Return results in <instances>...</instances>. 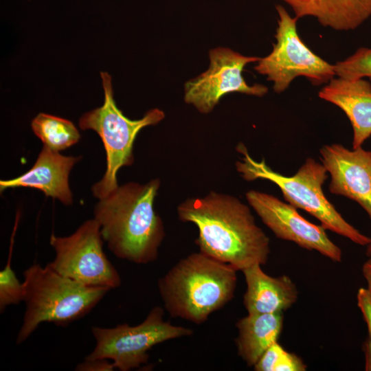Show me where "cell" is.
Here are the masks:
<instances>
[{
  "label": "cell",
  "mask_w": 371,
  "mask_h": 371,
  "mask_svg": "<svg viewBox=\"0 0 371 371\" xmlns=\"http://www.w3.org/2000/svg\"><path fill=\"white\" fill-rule=\"evenodd\" d=\"M178 218L198 229L199 251L237 271L267 262L270 239L256 224L249 206L216 191L190 197L177 208Z\"/></svg>",
  "instance_id": "obj_1"
},
{
  "label": "cell",
  "mask_w": 371,
  "mask_h": 371,
  "mask_svg": "<svg viewBox=\"0 0 371 371\" xmlns=\"http://www.w3.org/2000/svg\"><path fill=\"white\" fill-rule=\"evenodd\" d=\"M160 180L128 182L99 199L94 218L109 249L117 258L138 265L157 259L165 237L164 222L154 209Z\"/></svg>",
  "instance_id": "obj_2"
},
{
  "label": "cell",
  "mask_w": 371,
  "mask_h": 371,
  "mask_svg": "<svg viewBox=\"0 0 371 371\" xmlns=\"http://www.w3.org/2000/svg\"><path fill=\"white\" fill-rule=\"evenodd\" d=\"M237 270L201 251L181 259L157 282L164 309L172 317L201 324L234 296Z\"/></svg>",
  "instance_id": "obj_3"
},
{
  "label": "cell",
  "mask_w": 371,
  "mask_h": 371,
  "mask_svg": "<svg viewBox=\"0 0 371 371\" xmlns=\"http://www.w3.org/2000/svg\"><path fill=\"white\" fill-rule=\"evenodd\" d=\"M23 277L25 311L16 344L25 341L43 322L65 326L83 317L111 290L85 285L47 265L33 264Z\"/></svg>",
  "instance_id": "obj_4"
},
{
  "label": "cell",
  "mask_w": 371,
  "mask_h": 371,
  "mask_svg": "<svg viewBox=\"0 0 371 371\" xmlns=\"http://www.w3.org/2000/svg\"><path fill=\"white\" fill-rule=\"evenodd\" d=\"M236 150L243 157L236 162V168L243 179L268 180L280 189L287 203L315 217L326 229L359 245L367 246L371 242V238L347 222L326 199L322 187L328 172L322 164L308 157L295 174L287 177L274 171L265 159L258 161L252 158L243 143L238 144Z\"/></svg>",
  "instance_id": "obj_5"
},
{
  "label": "cell",
  "mask_w": 371,
  "mask_h": 371,
  "mask_svg": "<svg viewBox=\"0 0 371 371\" xmlns=\"http://www.w3.org/2000/svg\"><path fill=\"white\" fill-rule=\"evenodd\" d=\"M100 76L104 93V104L84 113L79 120L82 130L91 129L98 134L106 152V171L101 180L91 188L93 196L99 199L118 188V170L133 164V144L138 133L146 126L157 124L165 117L162 110L155 108L148 110L141 119L128 118L115 104L111 76L102 71Z\"/></svg>",
  "instance_id": "obj_6"
},
{
  "label": "cell",
  "mask_w": 371,
  "mask_h": 371,
  "mask_svg": "<svg viewBox=\"0 0 371 371\" xmlns=\"http://www.w3.org/2000/svg\"><path fill=\"white\" fill-rule=\"evenodd\" d=\"M91 333L95 346L85 359H111L115 368L129 371L146 363L149 359L148 352L155 345L191 336L194 332L191 328L175 326L164 320V308L157 306L138 325L122 324L115 328L93 326Z\"/></svg>",
  "instance_id": "obj_7"
},
{
  "label": "cell",
  "mask_w": 371,
  "mask_h": 371,
  "mask_svg": "<svg viewBox=\"0 0 371 371\" xmlns=\"http://www.w3.org/2000/svg\"><path fill=\"white\" fill-rule=\"evenodd\" d=\"M278 14L276 43L267 56L254 67L260 74L273 83L276 93L284 91L293 79L304 76L313 85L328 83L335 75L334 65L313 52L301 40L297 31V19L281 5L276 6Z\"/></svg>",
  "instance_id": "obj_8"
},
{
  "label": "cell",
  "mask_w": 371,
  "mask_h": 371,
  "mask_svg": "<svg viewBox=\"0 0 371 371\" xmlns=\"http://www.w3.org/2000/svg\"><path fill=\"white\" fill-rule=\"evenodd\" d=\"M100 226L95 219L84 222L68 236L52 234L49 243L56 256L47 264L60 275L95 287H119L121 278L103 251Z\"/></svg>",
  "instance_id": "obj_9"
},
{
  "label": "cell",
  "mask_w": 371,
  "mask_h": 371,
  "mask_svg": "<svg viewBox=\"0 0 371 371\" xmlns=\"http://www.w3.org/2000/svg\"><path fill=\"white\" fill-rule=\"evenodd\" d=\"M209 57L208 69L184 86V101L199 113L212 112L221 98L229 93L262 97L268 92L263 85H248L242 76L245 65L258 62L260 58L243 56L227 47L211 49Z\"/></svg>",
  "instance_id": "obj_10"
},
{
  "label": "cell",
  "mask_w": 371,
  "mask_h": 371,
  "mask_svg": "<svg viewBox=\"0 0 371 371\" xmlns=\"http://www.w3.org/2000/svg\"><path fill=\"white\" fill-rule=\"evenodd\" d=\"M245 197L249 206L277 238L316 251L333 262L341 261V249L329 238L326 229L305 219L292 205L254 190L247 191Z\"/></svg>",
  "instance_id": "obj_11"
},
{
  "label": "cell",
  "mask_w": 371,
  "mask_h": 371,
  "mask_svg": "<svg viewBox=\"0 0 371 371\" xmlns=\"http://www.w3.org/2000/svg\"><path fill=\"white\" fill-rule=\"evenodd\" d=\"M319 153L330 175V192L357 202L371 220V150L333 144L322 146Z\"/></svg>",
  "instance_id": "obj_12"
},
{
  "label": "cell",
  "mask_w": 371,
  "mask_h": 371,
  "mask_svg": "<svg viewBox=\"0 0 371 371\" xmlns=\"http://www.w3.org/2000/svg\"><path fill=\"white\" fill-rule=\"evenodd\" d=\"M80 157L65 156L43 146L33 166L23 175L12 179L1 180L0 190L20 187L38 189L47 196L65 205L73 202L69 176Z\"/></svg>",
  "instance_id": "obj_13"
},
{
  "label": "cell",
  "mask_w": 371,
  "mask_h": 371,
  "mask_svg": "<svg viewBox=\"0 0 371 371\" xmlns=\"http://www.w3.org/2000/svg\"><path fill=\"white\" fill-rule=\"evenodd\" d=\"M320 98L340 108L352 130V148L362 146L371 136V84L363 78L331 79L319 92Z\"/></svg>",
  "instance_id": "obj_14"
},
{
  "label": "cell",
  "mask_w": 371,
  "mask_h": 371,
  "mask_svg": "<svg viewBox=\"0 0 371 371\" xmlns=\"http://www.w3.org/2000/svg\"><path fill=\"white\" fill-rule=\"evenodd\" d=\"M261 266L256 264L242 271L247 286L245 308L248 314L284 313L297 302V286L289 276H271Z\"/></svg>",
  "instance_id": "obj_15"
},
{
  "label": "cell",
  "mask_w": 371,
  "mask_h": 371,
  "mask_svg": "<svg viewBox=\"0 0 371 371\" xmlns=\"http://www.w3.org/2000/svg\"><path fill=\"white\" fill-rule=\"evenodd\" d=\"M297 19L312 16L324 27L353 30L371 16V0H281Z\"/></svg>",
  "instance_id": "obj_16"
},
{
  "label": "cell",
  "mask_w": 371,
  "mask_h": 371,
  "mask_svg": "<svg viewBox=\"0 0 371 371\" xmlns=\"http://www.w3.org/2000/svg\"><path fill=\"white\" fill-rule=\"evenodd\" d=\"M283 321V313L247 314L237 321V352L248 366L254 367L263 353L278 341Z\"/></svg>",
  "instance_id": "obj_17"
},
{
  "label": "cell",
  "mask_w": 371,
  "mask_h": 371,
  "mask_svg": "<svg viewBox=\"0 0 371 371\" xmlns=\"http://www.w3.org/2000/svg\"><path fill=\"white\" fill-rule=\"evenodd\" d=\"M31 127L43 146L58 152L76 144L80 138L78 128L70 120L44 113L32 120Z\"/></svg>",
  "instance_id": "obj_18"
},
{
  "label": "cell",
  "mask_w": 371,
  "mask_h": 371,
  "mask_svg": "<svg viewBox=\"0 0 371 371\" xmlns=\"http://www.w3.org/2000/svg\"><path fill=\"white\" fill-rule=\"evenodd\" d=\"M254 368L256 371H305L307 366L300 357L287 352L277 341L263 353Z\"/></svg>",
  "instance_id": "obj_19"
},
{
  "label": "cell",
  "mask_w": 371,
  "mask_h": 371,
  "mask_svg": "<svg viewBox=\"0 0 371 371\" xmlns=\"http://www.w3.org/2000/svg\"><path fill=\"white\" fill-rule=\"evenodd\" d=\"M17 221L11 238L9 255L6 265L0 271V311L3 313L6 307L11 304H17L24 300L25 289L23 282H20L11 267V258L14 236Z\"/></svg>",
  "instance_id": "obj_20"
},
{
  "label": "cell",
  "mask_w": 371,
  "mask_h": 371,
  "mask_svg": "<svg viewBox=\"0 0 371 371\" xmlns=\"http://www.w3.org/2000/svg\"><path fill=\"white\" fill-rule=\"evenodd\" d=\"M335 75L346 80H371V48L360 47L352 55L334 65Z\"/></svg>",
  "instance_id": "obj_21"
},
{
  "label": "cell",
  "mask_w": 371,
  "mask_h": 371,
  "mask_svg": "<svg viewBox=\"0 0 371 371\" xmlns=\"http://www.w3.org/2000/svg\"><path fill=\"white\" fill-rule=\"evenodd\" d=\"M357 301L367 326L368 338L371 341V292L367 288H360L357 291Z\"/></svg>",
  "instance_id": "obj_22"
},
{
  "label": "cell",
  "mask_w": 371,
  "mask_h": 371,
  "mask_svg": "<svg viewBox=\"0 0 371 371\" xmlns=\"http://www.w3.org/2000/svg\"><path fill=\"white\" fill-rule=\"evenodd\" d=\"M115 370L113 363L106 359H87L76 367V371H112Z\"/></svg>",
  "instance_id": "obj_23"
},
{
  "label": "cell",
  "mask_w": 371,
  "mask_h": 371,
  "mask_svg": "<svg viewBox=\"0 0 371 371\" xmlns=\"http://www.w3.org/2000/svg\"><path fill=\"white\" fill-rule=\"evenodd\" d=\"M365 355V370L371 371V341L368 338L363 344Z\"/></svg>",
  "instance_id": "obj_24"
},
{
  "label": "cell",
  "mask_w": 371,
  "mask_h": 371,
  "mask_svg": "<svg viewBox=\"0 0 371 371\" xmlns=\"http://www.w3.org/2000/svg\"><path fill=\"white\" fill-rule=\"evenodd\" d=\"M362 274L367 283V289L371 292V256L363 263Z\"/></svg>",
  "instance_id": "obj_25"
},
{
  "label": "cell",
  "mask_w": 371,
  "mask_h": 371,
  "mask_svg": "<svg viewBox=\"0 0 371 371\" xmlns=\"http://www.w3.org/2000/svg\"><path fill=\"white\" fill-rule=\"evenodd\" d=\"M366 255L368 257L371 256V242L366 246Z\"/></svg>",
  "instance_id": "obj_26"
}]
</instances>
